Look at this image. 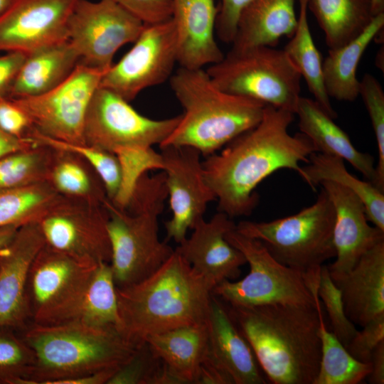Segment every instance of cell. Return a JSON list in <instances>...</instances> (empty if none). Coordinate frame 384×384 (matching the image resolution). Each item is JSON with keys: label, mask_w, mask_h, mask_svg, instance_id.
Returning <instances> with one entry per match:
<instances>
[{"label": "cell", "mask_w": 384, "mask_h": 384, "mask_svg": "<svg viewBox=\"0 0 384 384\" xmlns=\"http://www.w3.org/2000/svg\"><path fill=\"white\" fill-rule=\"evenodd\" d=\"M218 12L214 0H172L180 67L200 69L223 58L215 37Z\"/></svg>", "instance_id": "obj_21"}, {"label": "cell", "mask_w": 384, "mask_h": 384, "mask_svg": "<svg viewBox=\"0 0 384 384\" xmlns=\"http://www.w3.org/2000/svg\"><path fill=\"white\" fill-rule=\"evenodd\" d=\"M331 279L354 324L363 327L384 315V240L365 252L349 272Z\"/></svg>", "instance_id": "obj_23"}, {"label": "cell", "mask_w": 384, "mask_h": 384, "mask_svg": "<svg viewBox=\"0 0 384 384\" xmlns=\"http://www.w3.org/2000/svg\"><path fill=\"white\" fill-rule=\"evenodd\" d=\"M160 148L172 213L165 223L166 238L179 244L216 197L206 181L200 151L185 146Z\"/></svg>", "instance_id": "obj_15"}, {"label": "cell", "mask_w": 384, "mask_h": 384, "mask_svg": "<svg viewBox=\"0 0 384 384\" xmlns=\"http://www.w3.org/2000/svg\"><path fill=\"white\" fill-rule=\"evenodd\" d=\"M181 114L164 119L145 117L129 102L99 86L86 114L85 144L112 153L122 147L160 145L172 132Z\"/></svg>", "instance_id": "obj_11"}, {"label": "cell", "mask_w": 384, "mask_h": 384, "mask_svg": "<svg viewBox=\"0 0 384 384\" xmlns=\"http://www.w3.org/2000/svg\"><path fill=\"white\" fill-rule=\"evenodd\" d=\"M295 114L299 118L300 132L312 142L317 152L346 160L368 181L384 191L378 179L373 156L357 150L348 134L314 99L301 96Z\"/></svg>", "instance_id": "obj_24"}, {"label": "cell", "mask_w": 384, "mask_h": 384, "mask_svg": "<svg viewBox=\"0 0 384 384\" xmlns=\"http://www.w3.org/2000/svg\"><path fill=\"white\" fill-rule=\"evenodd\" d=\"M54 149L38 144L0 159V191L48 181Z\"/></svg>", "instance_id": "obj_36"}, {"label": "cell", "mask_w": 384, "mask_h": 384, "mask_svg": "<svg viewBox=\"0 0 384 384\" xmlns=\"http://www.w3.org/2000/svg\"><path fill=\"white\" fill-rule=\"evenodd\" d=\"M252 0H221L215 24V34L224 43H232L240 17Z\"/></svg>", "instance_id": "obj_45"}, {"label": "cell", "mask_w": 384, "mask_h": 384, "mask_svg": "<svg viewBox=\"0 0 384 384\" xmlns=\"http://www.w3.org/2000/svg\"><path fill=\"white\" fill-rule=\"evenodd\" d=\"M16 0H0V17L8 11Z\"/></svg>", "instance_id": "obj_53"}, {"label": "cell", "mask_w": 384, "mask_h": 384, "mask_svg": "<svg viewBox=\"0 0 384 384\" xmlns=\"http://www.w3.org/2000/svg\"><path fill=\"white\" fill-rule=\"evenodd\" d=\"M145 342L181 384L196 383L209 351L208 321L154 334Z\"/></svg>", "instance_id": "obj_26"}, {"label": "cell", "mask_w": 384, "mask_h": 384, "mask_svg": "<svg viewBox=\"0 0 384 384\" xmlns=\"http://www.w3.org/2000/svg\"><path fill=\"white\" fill-rule=\"evenodd\" d=\"M296 0H252L242 11L232 42L233 50L253 46L274 47L296 28Z\"/></svg>", "instance_id": "obj_28"}, {"label": "cell", "mask_w": 384, "mask_h": 384, "mask_svg": "<svg viewBox=\"0 0 384 384\" xmlns=\"http://www.w3.org/2000/svg\"><path fill=\"white\" fill-rule=\"evenodd\" d=\"M144 25L171 18L172 0H114Z\"/></svg>", "instance_id": "obj_44"}, {"label": "cell", "mask_w": 384, "mask_h": 384, "mask_svg": "<svg viewBox=\"0 0 384 384\" xmlns=\"http://www.w3.org/2000/svg\"><path fill=\"white\" fill-rule=\"evenodd\" d=\"M28 137L36 142L52 149L77 154L89 164L100 178L107 198L112 201L120 184V166L114 153L87 144H70L45 137L31 129Z\"/></svg>", "instance_id": "obj_37"}, {"label": "cell", "mask_w": 384, "mask_h": 384, "mask_svg": "<svg viewBox=\"0 0 384 384\" xmlns=\"http://www.w3.org/2000/svg\"><path fill=\"white\" fill-rule=\"evenodd\" d=\"M334 206L335 261L327 265L331 278L349 272L361 257L384 240V231L368 223L364 205L348 188L324 181L319 183Z\"/></svg>", "instance_id": "obj_20"}, {"label": "cell", "mask_w": 384, "mask_h": 384, "mask_svg": "<svg viewBox=\"0 0 384 384\" xmlns=\"http://www.w3.org/2000/svg\"><path fill=\"white\" fill-rule=\"evenodd\" d=\"M105 72L78 63L53 89L36 96L12 99L38 133L70 144H85L86 114Z\"/></svg>", "instance_id": "obj_10"}, {"label": "cell", "mask_w": 384, "mask_h": 384, "mask_svg": "<svg viewBox=\"0 0 384 384\" xmlns=\"http://www.w3.org/2000/svg\"><path fill=\"white\" fill-rule=\"evenodd\" d=\"M35 353L16 331L0 330V384H26Z\"/></svg>", "instance_id": "obj_39"}, {"label": "cell", "mask_w": 384, "mask_h": 384, "mask_svg": "<svg viewBox=\"0 0 384 384\" xmlns=\"http://www.w3.org/2000/svg\"><path fill=\"white\" fill-rule=\"evenodd\" d=\"M161 363L149 345H140L133 356L108 381L107 384H151Z\"/></svg>", "instance_id": "obj_42"}, {"label": "cell", "mask_w": 384, "mask_h": 384, "mask_svg": "<svg viewBox=\"0 0 384 384\" xmlns=\"http://www.w3.org/2000/svg\"><path fill=\"white\" fill-rule=\"evenodd\" d=\"M383 341H384V315L371 320L363 326L362 330H358L346 348L356 360L370 363L373 351Z\"/></svg>", "instance_id": "obj_43"}, {"label": "cell", "mask_w": 384, "mask_h": 384, "mask_svg": "<svg viewBox=\"0 0 384 384\" xmlns=\"http://www.w3.org/2000/svg\"><path fill=\"white\" fill-rule=\"evenodd\" d=\"M308 165L302 167L303 179L315 191L324 181H332L348 188L363 202L368 220L384 231V191L368 181H361L346 169L344 160L320 152L309 156Z\"/></svg>", "instance_id": "obj_30"}, {"label": "cell", "mask_w": 384, "mask_h": 384, "mask_svg": "<svg viewBox=\"0 0 384 384\" xmlns=\"http://www.w3.org/2000/svg\"><path fill=\"white\" fill-rule=\"evenodd\" d=\"M228 307L270 383L314 384L321 361L316 304Z\"/></svg>", "instance_id": "obj_3"}, {"label": "cell", "mask_w": 384, "mask_h": 384, "mask_svg": "<svg viewBox=\"0 0 384 384\" xmlns=\"http://www.w3.org/2000/svg\"><path fill=\"white\" fill-rule=\"evenodd\" d=\"M176 63V35L172 19L144 25L132 48L104 73L100 86L129 102L144 90L169 80Z\"/></svg>", "instance_id": "obj_14"}, {"label": "cell", "mask_w": 384, "mask_h": 384, "mask_svg": "<svg viewBox=\"0 0 384 384\" xmlns=\"http://www.w3.org/2000/svg\"><path fill=\"white\" fill-rule=\"evenodd\" d=\"M97 265L45 243L34 257L27 279L32 322L46 324L84 284Z\"/></svg>", "instance_id": "obj_16"}, {"label": "cell", "mask_w": 384, "mask_h": 384, "mask_svg": "<svg viewBox=\"0 0 384 384\" xmlns=\"http://www.w3.org/2000/svg\"><path fill=\"white\" fill-rule=\"evenodd\" d=\"M48 181L0 191V228L38 222L62 197Z\"/></svg>", "instance_id": "obj_34"}, {"label": "cell", "mask_w": 384, "mask_h": 384, "mask_svg": "<svg viewBox=\"0 0 384 384\" xmlns=\"http://www.w3.org/2000/svg\"><path fill=\"white\" fill-rule=\"evenodd\" d=\"M18 228L19 226L16 225L0 228V248L12 239Z\"/></svg>", "instance_id": "obj_51"}, {"label": "cell", "mask_w": 384, "mask_h": 384, "mask_svg": "<svg viewBox=\"0 0 384 384\" xmlns=\"http://www.w3.org/2000/svg\"><path fill=\"white\" fill-rule=\"evenodd\" d=\"M371 372L368 376L371 384L384 383V341H381L373 351L371 359Z\"/></svg>", "instance_id": "obj_50"}, {"label": "cell", "mask_w": 384, "mask_h": 384, "mask_svg": "<svg viewBox=\"0 0 384 384\" xmlns=\"http://www.w3.org/2000/svg\"><path fill=\"white\" fill-rule=\"evenodd\" d=\"M169 82L183 113L160 147L190 146L206 157L257 125L263 116L265 104L220 90L203 68L180 67Z\"/></svg>", "instance_id": "obj_4"}, {"label": "cell", "mask_w": 384, "mask_h": 384, "mask_svg": "<svg viewBox=\"0 0 384 384\" xmlns=\"http://www.w3.org/2000/svg\"><path fill=\"white\" fill-rule=\"evenodd\" d=\"M297 1L299 9L296 28L283 50L304 79L314 100L334 119L337 114L324 87L321 55L314 42L308 22V0Z\"/></svg>", "instance_id": "obj_32"}, {"label": "cell", "mask_w": 384, "mask_h": 384, "mask_svg": "<svg viewBox=\"0 0 384 384\" xmlns=\"http://www.w3.org/2000/svg\"><path fill=\"white\" fill-rule=\"evenodd\" d=\"M359 95L368 111L375 137L378 151L376 171L384 188V92L379 81L373 75L366 73L360 80Z\"/></svg>", "instance_id": "obj_41"}, {"label": "cell", "mask_w": 384, "mask_h": 384, "mask_svg": "<svg viewBox=\"0 0 384 384\" xmlns=\"http://www.w3.org/2000/svg\"><path fill=\"white\" fill-rule=\"evenodd\" d=\"M118 331L140 346L151 335L207 322L212 289L175 250L144 279L117 288Z\"/></svg>", "instance_id": "obj_2"}, {"label": "cell", "mask_w": 384, "mask_h": 384, "mask_svg": "<svg viewBox=\"0 0 384 384\" xmlns=\"http://www.w3.org/2000/svg\"><path fill=\"white\" fill-rule=\"evenodd\" d=\"M384 13L374 16L355 38L334 49H329L322 62L323 80L329 97L353 102L359 95L356 70L362 55L375 36L383 31Z\"/></svg>", "instance_id": "obj_29"}, {"label": "cell", "mask_w": 384, "mask_h": 384, "mask_svg": "<svg viewBox=\"0 0 384 384\" xmlns=\"http://www.w3.org/2000/svg\"><path fill=\"white\" fill-rule=\"evenodd\" d=\"M334 206L324 188L299 213L269 222L240 221L235 230L260 240L282 264L306 272L335 257Z\"/></svg>", "instance_id": "obj_7"}, {"label": "cell", "mask_w": 384, "mask_h": 384, "mask_svg": "<svg viewBox=\"0 0 384 384\" xmlns=\"http://www.w3.org/2000/svg\"><path fill=\"white\" fill-rule=\"evenodd\" d=\"M54 151L48 181L56 191L65 196L104 203L107 199L104 186L99 177L88 173L85 160L71 152Z\"/></svg>", "instance_id": "obj_35"}, {"label": "cell", "mask_w": 384, "mask_h": 384, "mask_svg": "<svg viewBox=\"0 0 384 384\" xmlns=\"http://www.w3.org/2000/svg\"><path fill=\"white\" fill-rule=\"evenodd\" d=\"M144 24L114 0H79L68 23V38L80 62L107 71L116 52L134 43Z\"/></svg>", "instance_id": "obj_12"}, {"label": "cell", "mask_w": 384, "mask_h": 384, "mask_svg": "<svg viewBox=\"0 0 384 384\" xmlns=\"http://www.w3.org/2000/svg\"><path fill=\"white\" fill-rule=\"evenodd\" d=\"M372 9L374 16L384 13V0H372Z\"/></svg>", "instance_id": "obj_52"}, {"label": "cell", "mask_w": 384, "mask_h": 384, "mask_svg": "<svg viewBox=\"0 0 384 384\" xmlns=\"http://www.w3.org/2000/svg\"><path fill=\"white\" fill-rule=\"evenodd\" d=\"M107 220L104 203L62 196L38 223L46 244L98 264L111 260Z\"/></svg>", "instance_id": "obj_13"}, {"label": "cell", "mask_w": 384, "mask_h": 384, "mask_svg": "<svg viewBox=\"0 0 384 384\" xmlns=\"http://www.w3.org/2000/svg\"><path fill=\"white\" fill-rule=\"evenodd\" d=\"M208 358L233 384H265L267 379L254 352L226 308L213 294L208 319Z\"/></svg>", "instance_id": "obj_22"}, {"label": "cell", "mask_w": 384, "mask_h": 384, "mask_svg": "<svg viewBox=\"0 0 384 384\" xmlns=\"http://www.w3.org/2000/svg\"><path fill=\"white\" fill-rule=\"evenodd\" d=\"M196 383L233 384V382L207 356L201 364Z\"/></svg>", "instance_id": "obj_48"}, {"label": "cell", "mask_w": 384, "mask_h": 384, "mask_svg": "<svg viewBox=\"0 0 384 384\" xmlns=\"http://www.w3.org/2000/svg\"><path fill=\"white\" fill-rule=\"evenodd\" d=\"M168 198L165 174H144L126 207L108 198L107 231L111 245L110 267L117 288L137 283L158 270L174 250L159 237V216Z\"/></svg>", "instance_id": "obj_6"}, {"label": "cell", "mask_w": 384, "mask_h": 384, "mask_svg": "<svg viewBox=\"0 0 384 384\" xmlns=\"http://www.w3.org/2000/svg\"><path fill=\"white\" fill-rule=\"evenodd\" d=\"M38 144L31 137L17 138L0 129V159L7 154L33 147Z\"/></svg>", "instance_id": "obj_49"}, {"label": "cell", "mask_w": 384, "mask_h": 384, "mask_svg": "<svg viewBox=\"0 0 384 384\" xmlns=\"http://www.w3.org/2000/svg\"><path fill=\"white\" fill-rule=\"evenodd\" d=\"M317 287H314L313 290L319 318L321 361L314 384L361 383L370 373L371 363L354 358L333 332L328 330L324 319Z\"/></svg>", "instance_id": "obj_33"}, {"label": "cell", "mask_w": 384, "mask_h": 384, "mask_svg": "<svg viewBox=\"0 0 384 384\" xmlns=\"http://www.w3.org/2000/svg\"><path fill=\"white\" fill-rule=\"evenodd\" d=\"M19 334L36 358L26 384H61L68 379L119 368L139 346L127 341L116 327L81 322H31Z\"/></svg>", "instance_id": "obj_5"}, {"label": "cell", "mask_w": 384, "mask_h": 384, "mask_svg": "<svg viewBox=\"0 0 384 384\" xmlns=\"http://www.w3.org/2000/svg\"><path fill=\"white\" fill-rule=\"evenodd\" d=\"M120 166V184L111 202L119 208L129 203L137 184L148 171L163 170V157L152 147H122L114 151Z\"/></svg>", "instance_id": "obj_38"}, {"label": "cell", "mask_w": 384, "mask_h": 384, "mask_svg": "<svg viewBox=\"0 0 384 384\" xmlns=\"http://www.w3.org/2000/svg\"><path fill=\"white\" fill-rule=\"evenodd\" d=\"M236 224L223 212L206 221L201 219L193 233L178 244L175 250L201 274L213 289L224 280L234 281L246 264L242 253L225 238Z\"/></svg>", "instance_id": "obj_19"}, {"label": "cell", "mask_w": 384, "mask_h": 384, "mask_svg": "<svg viewBox=\"0 0 384 384\" xmlns=\"http://www.w3.org/2000/svg\"><path fill=\"white\" fill-rule=\"evenodd\" d=\"M294 118L289 111L266 105L257 125L202 161L219 212L231 218L249 215L258 202L257 186L277 170L292 169L303 178L300 162L308 163L317 151L303 133H289Z\"/></svg>", "instance_id": "obj_1"}, {"label": "cell", "mask_w": 384, "mask_h": 384, "mask_svg": "<svg viewBox=\"0 0 384 384\" xmlns=\"http://www.w3.org/2000/svg\"><path fill=\"white\" fill-rule=\"evenodd\" d=\"M317 293L329 316L331 331L346 348L358 330L346 316L341 292L333 282L327 265H322L320 269Z\"/></svg>", "instance_id": "obj_40"}, {"label": "cell", "mask_w": 384, "mask_h": 384, "mask_svg": "<svg viewBox=\"0 0 384 384\" xmlns=\"http://www.w3.org/2000/svg\"><path fill=\"white\" fill-rule=\"evenodd\" d=\"M32 128L23 110L11 97L0 99V129L17 138L28 137Z\"/></svg>", "instance_id": "obj_46"}, {"label": "cell", "mask_w": 384, "mask_h": 384, "mask_svg": "<svg viewBox=\"0 0 384 384\" xmlns=\"http://www.w3.org/2000/svg\"><path fill=\"white\" fill-rule=\"evenodd\" d=\"M220 90L295 114L301 75L283 49L259 46L230 50L206 70Z\"/></svg>", "instance_id": "obj_8"}, {"label": "cell", "mask_w": 384, "mask_h": 384, "mask_svg": "<svg viewBox=\"0 0 384 384\" xmlns=\"http://www.w3.org/2000/svg\"><path fill=\"white\" fill-rule=\"evenodd\" d=\"M45 244L38 222L20 226L0 248V330L21 333L31 322L27 299L31 265Z\"/></svg>", "instance_id": "obj_18"}, {"label": "cell", "mask_w": 384, "mask_h": 384, "mask_svg": "<svg viewBox=\"0 0 384 384\" xmlns=\"http://www.w3.org/2000/svg\"><path fill=\"white\" fill-rule=\"evenodd\" d=\"M65 322L118 329L117 291L110 263L97 264L84 284L45 324Z\"/></svg>", "instance_id": "obj_25"}, {"label": "cell", "mask_w": 384, "mask_h": 384, "mask_svg": "<svg viewBox=\"0 0 384 384\" xmlns=\"http://www.w3.org/2000/svg\"><path fill=\"white\" fill-rule=\"evenodd\" d=\"M79 62L80 56L68 39L27 54L9 97H33L53 89L71 74Z\"/></svg>", "instance_id": "obj_27"}, {"label": "cell", "mask_w": 384, "mask_h": 384, "mask_svg": "<svg viewBox=\"0 0 384 384\" xmlns=\"http://www.w3.org/2000/svg\"><path fill=\"white\" fill-rule=\"evenodd\" d=\"M78 1L16 0L0 17V51L27 55L68 39V21Z\"/></svg>", "instance_id": "obj_17"}, {"label": "cell", "mask_w": 384, "mask_h": 384, "mask_svg": "<svg viewBox=\"0 0 384 384\" xmlns=\"http://www.w3.org/2000/svg\"><path fill=\"white\" fill-rule=\"evenodd\" d=\"M308 9L323 31L329 49L355 38L375 16L372 0H308Z\"/></svg>", "instance_id": "obj_31"}, {"label": "cell", "mask_w": 384, "mask_h": 384, "mask_svg": "<svg viewBox=\"0 0 384 384\" xmlns=\"http://www.w3.org/2000/svg\"><path fill=\"white\" fill-rule=\"evenodd\" d=\"M225 238L242 253L250 271L240 280L218 284L212 290L214 296L229 306L315 305L313 284L309 287L305 272L278 262L260 240L239 233L235 228Z\"/></svg>", "instance_id": "obj_9"}, {"label": "cell", "mask_w": 384, "mask_h": 384, "mask_svg": "<svg viewBox=\"0 0 384 384\" xmlns=\"http://www.w3.org/2000/svg\"><path fill=\"white\" fill-rule=\"evenodd\" d=\"M26 58V54L11 51L0 55V99L9 97L11 89Z\"/></svg>", "instance_id": "obj_47"}]
</instances>
